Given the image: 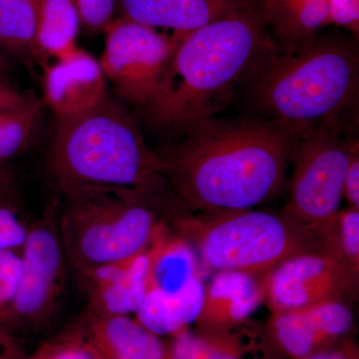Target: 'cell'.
Instances as JSON below:
<instances>
[{
    "instance_id": "11",
    "label": "cell",
    "mask_w": 359,
    "mask_h": 359,
    "mask_svg": "<svg viewBox=\"0 0 359 359\" xmlns=\"http://www.w3.org/2000/svg\"><path fill=\"white\" fill-rule=\"evenodd\" d=\"M346 301H327L271 313L269 332L276 346L294 359L334 346L353 327Z\"/></svg>"
},
{
    "instance_id": "32",
    "label": "cell",
    "mask_w": 359,
    "mask_h": 359,
    "mask_svg": "<svg viewBox=\"0 0 359 359\" xmlns=\"http://www.w3.org/2000/svg\"><path fill=\"white\" fill-rule=\"evenodd\" d=\"M299 359H358V351L353 344L332 346Z\"/></svg>"
},
{
    "instance_id": "26",
    "label": "cell",
    "mask_w": 359,
    "mask_h": 359,
    "mask_svg": "<svg viewBox=\"0 0 359 359\" xmlns=\"http://www.w3.org/2000/svg\"><path fill=\"white\" fill-rule=\"evenodd\" d=\"M20 273V250H0V327L13 306Z\"/></svg>"
},
{
    "instance_id": "25",
    "label": "cell",
    "mask_w": 359,
    "mask_h": 359,
    "mask_svg": "<svg viewBox=\"0 0 359 359\" xmlns=\"http://www.w3.org/2000/svg\"><path fill=\"white\" fill-rule=\"evenodd\" d=\"M25 359H103L76 327L47 340Z\"/></svg>"
},
{
    "instance_id": "13",
    "label": "cell",
    "mask_w": 359,
    "mask_h": 359,
    "mask_svg": "<svg viewBox=\"0 0 359 359\" xmlns=\"http://www.w3.org/2000/svg\"><path fill=\"white\" fill-rule=\"evenodd\" d=\"M45 101L57 119L95 107L106 97V77L100 63L77 47L44 74Z\"/></svg>"
},
{
    "instance_id": "36",
    "label": "cell",
    "mask_w": 359,
    "mask_h": 359,
    "mask_svg": "<svg viewBox=\"0 0 359 359\" xmlns=\"http://www.w3.org/2000/svg\"><path fill=\"white\" fill-rule=\"evenodd\" d=\"M7 69H8V65H7L6 56L4 55V48L0 45V81H4Z\"/></svg>"
},
{
    "instance_id": "5",
    "label": "cell",
    "mask_w": 359,
    "mask_h": 359,
    "mask_svg": "<svg viewBox=\"0 0 359 359\" xmlns=\"http://www.w3.org/2000/svg\"><path fill=\"white\" fill-rule=\"evenodd\" d=\"M59 192V233L75 275L137 256L166 224L162 194L105 188Z\"/></svg>"
},
{
    "instance_id": "20",
    "label": "cell",
    "mask_w": 359,
    "mask_h": 359,
    "mask_svg": "<svg viewBox=\"0 0 359 359\" xmlns=\"http://www.w3.org/2000/svg\"><path fill=\"white\" fill-rule=\"evenodd\" d=\"M228 330H180L167 344V359H264L252 354V346Z\"/></svg>"
},
{
    "instance_id": "6",
    "label": "cell",
    "mask_w": 359,
    "mask_h": 359,
    "mask_svg": "<svg viewBox=\"0 0 359 359\" xmlns=\"http://www.w3.org/2000/svg\"><path fill=\"white\" fill-rule=\"evenodd\" d=\"M166 218L203 264L216 271L264 278L295 255L325 250L316 231L283 212L250 209L202 215L169 205Z\"/></svg>"
},
{
    "instance_id": "23",
    "label": "cell",
    "mask_w": 359,
    "mask_h": 359,
    "mask_svg": "<svg viewBox=\"0 0 359 359\" xmlns=\"http://www.w3.org/2000/svg\"><path fill=\"white\" fill-rule=\"evenodd\" d=\"M41 112V102L32 97L0 112V166L27 148L39 127Z\"/></svg>"
},
{
    "instance_id": "3",
    "label": "cell",
    "mask_w": 359,
    "mask_h": 359,
    "mask_svg": "<svg viewBox=\"0 0 359 359\" xmlns=\"http://www.w3.org/2000/svg\"><path fill=\"white\" fill-rule=\"evenodd\" d=\"M252 73L257 107L299 136L341 118L355 100L358 52L346 40L309 39L285 50L275 47Z\"/></svg>"
},
{
    "instance_id": "10",
    "label": "cell",
    "mask_w": 359,
    "mask_h": 359,
    "mask_svg": "<svg viewBox=\"0 0 359 359\" xmlns=\"http://www.w3.org/2000/svg\"><path fill=\"white\" fill-rule=\"evenodd\" d=\"M358 273L325 250L301 252L264 276V301L271 313L327 301H346L355 292Z\"/></svg>"
},
{
    "instance_id": "4",
    "label": "cell",
    "mask_w": 359,
    "mask_h": 359,
    "mask_svg": "<svg viewBox=\"0 0 359 359\" xmlns=\"http://www.w3.org/2000/svg\"><path fill=\"white\" fill-rule=\"evenodd\" d=\"M50 171L59 191L121 189L162 194L167 188L159 154L119 105L107 97L86 112L58 119Z\"/></svg>"
},
{
    "instance_id": "28",
    "label": "cell",
    "mask_w": 359,
    "mask_h": 359,
    "mask_svg": "<svg viewBox=\"0 0 359 359\" xmlns=\"http://www.w3.org/2000/svg\"><path fill=\"white\" fill-rule=\"evenodd\" d=\"M80 21L90 32H101L112 23L115 0H74Z\"/></svg>"
},
{
    "instance_id": "35",
    "label": "cell",
    "mask_w": 359,
    "mask_h": 359,
    "mask_svg": "<svg viewBox=\"0 0 359 359\" xmlns=\"http://www.w3.org/2000/svg\"><path fill=\"white\" fill-rule=\"evenodd\" d=\"M208 2L212 4V6L219 7L222 9H228L230 7L235 6L241 0H207Z\"/></svg>"
},
{
    "instance_id": "27",
    "label": "cell",
    "mask_w": 359,
    "mask_h": 359,
    "mask_svg": "<svg viewBox=\"0 0 359 359\" xmlns=\"http://www.w3.org/2000/svg\"><path fill=\"white\" fill-rule=\"evenodd\" d=\"M30 226L14 204H0V250H21Z\"/></svg>"
},
{
    "instance_id": "7",
    "label": "cell",
    "mask_w": 359,
    "mask_h": 359,
    "mask_svg": "<svg viewBox=\"0 0 359 359\" xmlns=\"http://www.w3.org/2000/svg\"><path fill=\"white\" fill-rule=\"evenodd\" d=\"M341 118L321 123L299 135L292 158L294 171L287 216L320 238L332 226L344 199V179L358 144L344 137Z\"/></svg>"
},
{
    "instance_id": "33",
    "label": "cell",
    "mask_w": 359,
    "mask_h": 359,
    "mask_svg": "<svg viewBox=\"0 0 359 359\" xmlns=\"http://www.w3.org/2000/svg\"><path fill=\"white\" fill-rule=\"evenodd\" d=\"M18 200V189L13 174L0 166V204H14Z\"/></svg>"
},
{
    "instance_id": "8",
    "label": "cell",
    "mask_w": 359,
    "mask_h": 359,
    "mask_svg": "<svg viewBox=\"0 0 359 359\" xmlns=\"http://www.w3.org/2000/svg\"><path fill=\"white\" fill-rule=\"evenodd\" d=\"M21 252L18 292L2 327L36 332L58 311L65 285L66 261L58 229V203H51L32 224Z\"/></svg>"
},
{
    "instance_id": "30",
    "label": "cell",
    "mask_w": 359,
    "mask_h": 359,
    "mask_svg": "<svg viewBox=\"0 0 359 359\" xmlns=\"http://www.w3.org/2000/svg\"><path fill=\"white\" fill-rule=\"evenodd\" d=\"M344 198L349 207L359 210V156L358 150L353 153L344 179Z\"/></svg>"
},
{
    "instance_id": "12",
    "label": "cell",
    "mask_w": 359,
    "mask_h": 359,
    "mask_svg": "<svg viewBox=\"0 0 359 359\" xmlns=\"http://www.w3.org/2000/svg\"><path fill=\"white\" fill-rule=\"evenodd\" d=\"M150 248V247H149ZM78 273L88 299L87 311L101 316L136 313L147 294L150 250Z\"/></svg>"
},
{
    "instance_id": "1",
    "label": "cell",
    "mask_w": 359,
    "mask_h": 359,
    "mask_svg": "<svg viewBox=\"0 0 359 359\" xmlns=\"http://www.w3.org/2000/svg\"><path fill=\"white\" fill-rule=\"evenodd\" d=\"M184 131L185 138L159 156L176 208L202 215L254 209L273 197L299 139L273 120L212 117Z\"/></svg>"
},
{
    "instance_id": "15",
    "label": "cell",
    "mask_w": 359,
    "mask_h": 359,
    "mask_svg": "<svg viewBox=\"0 0 359 359\" xmlns=\"http://www.w3.org/2000/svg\"><path fill=\"white\" fill-rule=\"evenodd\" d=\"M264 278L217 271L209 287L198 323L202 330H228L244 323L264 301Z\"/></svg>"
},
{
    "instance_id": "2",
    "label": "cell",
    "mask_w": 359,
    "mask_h": 359,
    "mask_svg": "<svg viewBox=\"0 0 359 359\" xmlns=\"http://www.w3.org/2000/svg\"><path fill=\"white\" fill-rule=\"evenodd\" d=\"M177 42L145 106L156 125L185 130L226 105L236 87L276 45L259 7L238 1Z\"/></svg>"
},
{
    "instance_id": "17",
    "label": "cell",
    "mask_w": 359,
    "mask_h": 359,
    "mask_svg": "<svg viewBox=\"0 0 359 359\" xmlns=\"http://www.w3.org/2000/svg\"><path fill=\"white\" fill-rule=\"evenodd\" d=\"M125 18L150 27L189 32L226 11L207 0H120ZM229 9V8H228Z\"/></svg>"
},
{
    "instance_id": "9",
    "label": "cell",
    "mask_w": 359,
    "mask_h": 359,
    "mask_svg": "<svg viewBox=\"0 0 359 359\" xmlns=\"http://www.w3.org/2000/svg\"><path fill=\"white\" fill-rule=\"evenodd\" d=\"M101 67L116 92L145 107L154 95L177 42L156 28L124 18L108 26Z\"/></svg>"
},
{
    "instance_id": "19",
    "label": "cell",
    "mask_w": 359,
    "mask_h": 359,
    "mask_svg": "<svg viewBox=\"0 0 359 359\" xmlns=\"http://www.w3.org/2000/svg\"><path fill=\"white\" fill-rule=\"evenodd\" d=\"M259 11L287 45L311 39L330 23L328 0H263Z\"/></svg>"
},
{
    "instance_id": "18",
    "label": "cell",
    "mask_w": 359,
    "mask_h": 359,
    "mask_svg": "<svg viewBox=\"0 0 359 359\" xmlns=\"http://www.w3.org/2000/svg\"><path fill=\"white\" fill-rule=\"evenodd\" d=\"M151 256L148 290H178L194 276H200L195 250L168 224L149 248Z\"/></svg>"
},
{
    "instance_id": "14",
    "label": "cell",
    "mask_w": 359,
    "mask_h": 359,
    "mask_svg": "<svg viewBox=\"0 0 359 359\" xmlns=\"http://www.w3.org/2000/svg\"><path fill=\"white\" fill-rule=\"evenodd\" d=\"M103 359H167V344L130 316L85 311L75 325Z\"/></svg>"
},
{
    "instance_id": "22",
    "label": "cell",
    "mask_w": 359,
    "mask_h": 359,
    "mask_svg": "<svg viewBox=\"0 0 359 359\" xmlns=\"http://www.w3.org/2000/svg\"><path fill=\"white\" fill-rule=\"evenodd\" d=\"M41 0H0V45L20 57L40 53L37 25Z\"/></svg>"
},
{
    "instance_id": "31",
    "label": "cell",
    "mask_w": 359,
    "mask_h": 359,
    "mask_svg": "<svg viewBox=\"0 0 359 359\" xmlns=\"http://www.w3.org/2000/svg\"><path fill=\"white\" fill-rule=\"evenodd\" d=\"M26 355L20 340L6 328L0 327V359H25Z\"/></svg>"
},
{
    "instance_id": "34",
    "label": "cell",
    "mask_w": 359,
    "mask_h": 359,
    "mask_svg": "<svg viewBox=\"0 0 359 359\" xmlns=\"http://www.w3.org/2000/svg\"><path fill=\"white\" fill-rule=\"evenodd\" d=\"M27 99L28 96L18 92L4 80L0 81V112L16 107L25 102Z\"/></svg>"
},
{
    "instance_id": "21",
    "label": "cell",
    "mask_w": 359,
    "mask_h": 359,
    "mask_svg": "<svg viewBox=\"0 0 359 359\" xmlns=\"http://www.w3.org/2000/svg\"><path fill=\"white\" fill-rule=\"evenodd\" d=\"M80 23L74 0H41L36 35L40 53L57 60L74 51Z\"/></svg>"
},
{
    "instance_id": "29",
    "label": "cell",
    "mask_w": 359,
    "mask_h": 359,
    "mask_svg": "<svg viewBox=\"0 0 359 359\" xmlns=\"http://www.w3.org/2000/svg\"><path fill=\"white\" fill-rule=\"evenodd\" d=\"M330 23L358 32L359 0H328Z\"/></svg>"
},
{
    "instance_id": "16",
    "label": "cell",
    "mask_w": 359,
    "mask_h": 359,
    "mask_svg": "<svg viewBox=\"0 0 359 359\" xmlns=\"http://www.w3.org/2000/svg\"><path fill=\"white\" fill-rule=\"evenodd\" d=\"M205 287L200 276H194L178 290H147L136 320L153 334L173 335L199 318Z\"/></svg>"
},
{
    "instance_id": "24",
    "label": "cell",
    "mask_w": 359,
    "mask_h": 359,
    "mask_svg": "<svg viewBox=\"0 0 359 359\" xmlns=\"http://www.w3.org/2000/svg\"><path fill=\"white\" fill-rule=\"evenodd\" d=\"M323 248L359 271V210L349 207L339 211L334 223L321 237Z\"/></svg>"
}]
</instances>
